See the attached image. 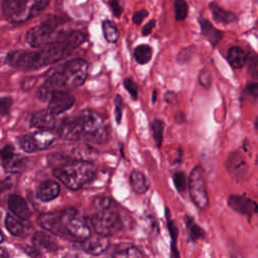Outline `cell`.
Segmentation results:
<instances>
[{
	"label": "cell",
	"instance_id": "cell-12",
	"mask_svg": "<svg viewBox=\"0 0 258 258\" xmlns=\"http://www.w3.org/2000/svg\"><path fill=\"white\" fill-rule=\"evenodd\" d=\"M225 167L229 174L233 177V179L236 180H242L243 178H245L248 172L245 158L239 152H234L229 155L226 160Z\"/></svg>",
	"mask_w": 258,
	"mask_h": 258
},
{
	"label": "cell",
	"instance_id": "cell-3",
	"mask_svg": "<svg viewBox=\"0 0 258 258\" xmlns=\"http://www.w3.org/2000/svg\"><path fill=\"white\" fill-rule=\"evenodd\" d=\"M38 224L54 235L77 242L85 241L91 236L87 221L75 208L43 213L38 217Z\"/></svg>",
	"mask_w": 258,
	"mask_h": 258
},
{
	"label": "cell",
	"instance_id": "cell-25",
	"mask_svg": "<svg viewBox=\"0 0 258 258\" xmlns=\"http://www.w3.org/2000/svg\"><path fill=\"white\" fill-rule=\"evenodd\" d=\"M39 151L49 149L55 142L56 137L51 131H40L33 134Z\"/></svg>",
	"mask_w": 258,
	"mask_h": 258
},
{
	"label": "cell",
	"instance_id": "cell-48",
	"mask_svg": "<svg viewBox=\"0 0 258 258\" xmlns=\"http://www.w3.org/2000/svg\"><path fill=\"white\" fill-rule=\"evenodd\" d=\"M3 240H4V235L2 232H0V242H3Z\"/></svg>",
	"mask_w": 258,
	"mask_h": 258
},
{
	"label": "cell",
	"instance_id": "cell-24",
	"mask_svg": "<svg viewBox=\"0 0 258 258\" xmlns=\"http://www.w3.org/2000/svg\"><path fill=\"white\" fill-rule=\"evenodd\" d=\"M247 54L239 47H233L229 50L227 61L233 69H241L245 66Z\"/></svg>",
	"mask_w": 258,
	"mask_h": 258
},
{
	"label": "cell",
	"instance_id": "cell-23",
	"mask_svg": "<svg viewBox=\"0 0 258 258\" xmlns=\"http://www.w3.org/2000/svg\"><path fill=\"white\" fill-rule=\"evenodd\" d=\"M209 8H210V10L212 12L214 20L216 22H218V23L229 25V24H232V23L237 21V17H236V15L234 13L224 11L216 3H211L209 5Z\"/></svg>",
	"mask_w": 258,
	"mask_h": 258
},
{
	"label": "cell",
	"instance_id": "cell-2",
	"mask_svg": "<svg viewBox=\"0 0 258 258\" xmlns=\"http://www.w3.org/2000/svg\"><path fill=\"white\" fill-rule=\"evenodd\" d=\"M89 63L83 59H74L49 72L37 96L43 102H49L52 94L60 90H74L87 80Z\"/></svg>",
	"mask_w": 258,
	"mask_h": 258
},
{
	"label": "cell",
	"instance_id": "cell-37",
	"mask_svg": "<svg viewBox=\"0 0 258 258\" xmlns=\"http://www.w3.org/2000/svg\"><path fill=\"white\" fill-rule=\"evenodd\" d=\"M123 85L125 87V89L127 90V92L131 94L132 98L134 100H137L138 97H139V90H138V86L137 84L135 83V81L133 79H125L124 82H123Z\"/></svg>",
	"mask_w": 258,
	"mask_h": 258
},
{
	"label": "cell",
	"instance_id": "cell-27",
	"mask_svg": "<svg viewBox=\"0 0 258 258\" xmlns=\"http://www.w3.org/2000/svg\"><path fill=\"white\" fill-rule=\"evenodd\" d=\"M102 31L105 40L110 44H115L119 40V31L114 23L111 21H104L102 23Z\"/></svg>",
	"mask_w": 258,
	"mask_h": 258
},
{
	"label": "cell",
	"instance_id": "cell-10",
	"mask_svg": "<svg viewBox=\"0 0 258 258\" xmlns=\"http://www.w3.org/2000/svg\"><path fill=\"white\" fill-rule=\"evenodd\" d=\"M0 160L4 170L9 174H19L26 166L25 158L17 154L15 148L11 145L6 146L0 151Z\"/></svg>",
	"mask_w": 258,
	"mask_h": 258
},
{
	"label": "cell",
	"instance_id": "cell-33",
	"mask_svg": "<svg viewBox=\"0 0 258 258\" xmlns=\"http://www.w3.org/2000/svg\"><path fill=\"white\" fill-rule=\"evenodd\" d=\"M189 7L186 0H175V14L176 21L183 22L188 17Z\"/></svg>",
	"mask_w": 258,
	"mask_h": 258
},
{
	"label": "cell",
	"instance_id": "cell-44",
	"mask_svg": "<svg viewBox=\"0 0 258 258\" xmlns=\"http://www.w3.org/2000/svg\"><path fill=\"white\" fill-rule=\"evenodd\" d=\"M36 82H37V79L34 78V77L26 78L23 81V88H24V90H31L36 85Z\"/></svg>",
	"mask_w": 258,
	"mask_h": 258
},
{
	"label": "cell",
	"instance_id": "cell-16",
	"mask_svg": "<svg viewBox=\"0 0 258 258\" xmlns=\"http://www.w3.org/2000/svg\"><path fill=\"white\" fill-rule=\"evenodd\" d=\"M68 154L76 161L90 163H93V161H95L99 157V152L95 148H92L88 145L73 146L70 149H68Z\"/></svg>",
	"mask_w": 258,
	"mask_h": 258
},
{
	"label": "cell",
	"instance_id": "cell-11",
	"mask_svg": "<svg viewBox=\"0 0 258 258\" xmlns=\"http://www.w3.org/2000/svg\"><path fill=\"white\" fill-rule=\"evenodd\" d=\"M74 104L75 97L71 95L69 92L64 90L55 91L49 100L48 111L53 115L57 116L71 109L74 106Z\"/></svg>",
	"mask_w": 258,
	"mask_h": 258
},
{
	"label": "cell",
	"instance_id": "cell-17",
	"mask_svg": "<svg viewBox=\"0 0 258 258\" xmlns=\"http://www.w3.org/2000/svg\"><path fill=\"white\" fill-rule=\"evenodd\" d=\"M9 209L13 213V215L17 216L23 220H29L31 217V210L26 202V200L17 194L10 196L8 201Z\"/></svg>",
	"mask_w": 258,
	"mask_h": 258
},
{
	"label": "cell",
	"instance_id": "cell-21",
	"mask_svg": "<svg viewBox=\"0 0 258 258\" xmlns=\"http://www.w3.org/2000/svg\"><path fill=\"white\" fill-rule=\"evenodd\" d=\"M23 221H27V220H23L18 218L15 215L9 214L7 215V218H6V227L12 235L16 237H25L29 233L30 229L28 225Z\"/></svg>",
	"mask_w": 258,
	"mask_h": 258
},
{
	"label": "cell",
	"instance_id": "cell-9",
	"mask_svg": "<svg viewBox=\"0 0 258 258\" xmlns=\"http://www.w3.org/2000/svg\"><path fill=\"white\" fill-rule=\"evenodd\" d=\"M189 192L193 203L200 209L206 210L209 207V197L202 167H195L189 177Z\"/></svg>",
	"mask_w": 258,
	"mask_h": 258
},
{
	"label": "cell",
	"instance_id": "cell-31",
	"mask_svg": "<svg viewBox=\"0 0 258 258\" xmlns=\"http://www.w3.org/2000/svg\"><path fill=\"white\" fill-rule=\"evenodd\" d=\"M19 143H20L21 149H22L25 153L33 154V153L39 151V150H38V147H37V144H36V141H35L33 135H25V136H22V137L19 139Z\"/></svg>",
	"mask_w": 258,
	"mask_h": 258
},
{
	"label": "cell",
	"instance_id": "cell-14",
	"mask_svg": "<svg viewBox=\"0 0 258 258\" xmlns=\"http://www.w3.org/2000/svg\"><path fill=\"white\" fill-rule=\"evenodd\" d=\"M30 124L32 127L40 131H52L57 126L56 116L47 111H39L31 117Z\"/></svg>",
	"mask_w": 258,
	"mask_h": 258
},
{
	"label": "cell",
	"instance_id": "cell-22",
	"mask_svg": "<svg viewBox=\"0 0 258 258\" xmlns=\"http://www.w3.org/2000/svg\"><path fill=\"white\" fill-rule=\"evenodd\" d=\"M131 185L133 190L140 195L146 194L150 189V181L144 173L139 170H134L131 174Z\"/></svg>",
	"mask_w": 258,
	"mask_h": 258
},
{
	"label": "cell",
	"instance_id": "cell-28",
	"mask_svg": "<svg viewBox=\"0 0 258 258\" xmlns=\"http://www.w3.org/2000/svg\"><path fill=\"white\" fill-rule=\"evenodd\" d=\"M135 59L140 65H147L153 57V49L149 45H141L135 49Z\"/></svg>",
	"mask_w": 258,
	"mask_h": 258
},
{
	"label": "cell",
	"instance_id": "cell-7",
	"mask_svg": "<svg viewBox=\"0 0 258 258\" xmlns=\"http://www.w3.org/2000/svg\"><path fill=\"white\" fill-rule=\"evenodd\" d=\"M65 23L61 17L50 16L40 25L32 28L26 35L27 43L33 48H43L58 44L66 34V30L60 27Z\"/></svg>",
	"mask_w": 258,
	"mask_h": 258
},
{
	"label": "cell",
	"instance_id": "cell-42",
	"mask_svg": "<svg viewBox=\"0 0 258 258\" xmlns=\"http://www.w3.org/2000/svg\"><path fill=\"white\" fill-rule=\"evenodd\" d=\"M109 7L113 13V16L117 19H119L121 16H122V13H123V9L122 7L119 5V3L117 2V0H110L109 2Z\"/></svg>",
	"mask_w": 258,
	"mask_h": 258
},
{
	"label": "cell",
	"instance_id": "cell-29",
	"mask_svg": "<svg viewBox=\"0 0 258 258\" xmlns=\"http://www.w3.org/2000/svg\"><path fill=\"white\" fill-rule=\"evenodd\" d=\"M166 215H167V221H168V228H169L170 236L172 238V256L173 257H180L179 251H178L177 246H176L177 238H178V234H179V229L175 225L174 221L171 219V213H170L169 209L166 210Z\"/></svg>",
	"mask_w": 258,
	"mask_h": 258
},
{
	"label": "cell",
	"instance_id": "cell-41",
	"mask_svg": "<svg viewBox=\"0 0 258 258\" xmlns=\"http://www.w3.org/2000/svg\"><path fill=\"white\" fill-rule=\"evenodd\" d=\"M149 17V12L146 11V10H143V11H139L137 13L134 14L133 16V23L137 26H140L142 25V23Z\"/></svg>",
	"mask_w": 258,
	"mask_h": 258
},
{
	"label": "cell",
	"instance_id": "cell-36",
	"mask_svg": "<svg viewBox=\"0 0 258 258\" xmlns=\"http://www.w3.org/2000/svg\"><path fill=\"white\" fill-rule=\"evenodd\" d=\"M199 83L205 89H209L212 86V74L209 70L203 69L199 74Z\"/></svg>",
	"mask_w": 258,
	"mask_h": 258
},
{
	"label": "cell",
	"instance_id": "cell-49",
	"mask_svg": "<svg viewBox=\"0 0 258 258\" xmlns=\"http://www.w3.org/2000/svg\"><path fill=\"white\" fill-rule=\"evenodd\" d=\"M0 219H2V213H0Z\"/></svg>",
	"mask_w": 258,
	"mask_h": 258
},
{
	"label": "cell",
	"instance_id": "cell-35",
	"mask_svg": "<svg viewBox=\"0 0 258 258\" xmlns=\"http://www.w3.org/2000/svg\"><path fill=\"white\" fill-rule=\"evenodd\" d=\"M174 184L178 192L184 193L187 188V178L183 172H177L174 175Z\"/></svg>",
	"mask_w": 258,
	"mask_h": 258
},
{
	"label": "cell",
	"instance_id": "cell-20",
	"mask_svg": "<svg viewBox=\"0 0 258 258\" xmlns=\"http://www.w3.org/2000/svg\"><path fill=\"white\" fill-rule=\"evenodd\" d=\"M201 27V34L206 38V40L212 45V47H216L223 38V33L216 28L206 19L199 20Z\"/></svg>",
	"mask_w": 258,
	"mask_h": 258
},
{
	"label": "cell",
	"instance_id": "cell-5",
	"mask_svg": "<svg viewBox=\"0 0 258 258\" xmlns=\"http://www.w3.org/2000/svg\"><path fill=\"white\" fill-rule=\"evenodd\" d=\"M91 222L95 232L102 236H111L123 229V221L116 203L110 198L100 197L94 201Z\"/></svg>",
	"mask_w": 258,
	"mask_h": 258
},
{
	"label": "cell",
	"instance_id": "cell-45",
	"mask_svg": "<svg viewBox=\"0 0 258 258\" xmlns=\"http://www.w3.org/2000/svg\"><path fill=\"white\" fill-rule=\"evenodd\" d=\"M246 91L253 97L258 98V83H250L246 87Z\"/></svg>",
	"mask_w": 258,
	"mask_h": 258
},
{
	"label": "cell",
	"instance_id": "cell-47",
	"mask_svg": "<svg viewBox=\"0 0 258 258\" xmlns=\"http://www.w3.org/2000/svg\"><path fill=\"white\" fill-rule=\"evenodd\" d=\"M157 93H158V91L155 90V91H154V94H153V102H154V103L157 101Z\"/></svg>",
	"mask_w": 258,
	"mask_h": 258
},
{
	"label": "cell",
	"instance_id": "cell-40",
	"mask_svg": "<svg viewBox=\"0 0 258 258\" xmlns=\"http://www.w3.org/2000/svg\"><path fill=\"white\" fill-rule=\"evenodd\" d=\"M193 54H194L193 48H185V49L182 50V51L180 52V54L178 55V61H179V63L185 64V63L189 62V61L192 59Z\"/></svg>",
	"mask_w": 258,
	"mask_h": 258
},
{
	"label": "cell",
	"instance_id": "cell-43",
	"mask_svg": "<svg viewBox=\"0 0 258 258\" xmlns=\"http://www.w3.org/2000/svg\"><path fill=\"white\" fill-rule=\"evenodd\" d=\"M156 24H157V22L155 21V20H153V21H151V22H149L144 28H143V31H142V34H143V36H149L152 32H153V30H154V28L156 27Z\"/></svg>",
	"mask_w": 258,
	"mask_h": 258
},
{
	"label": "cell",
	"instance_id": "cell-18",
	"mask_svg": "<svg viewBox=\"0 0 258 258\" xmlns=\"http://www.w3.org/2000/svg\"><path fill=\"white\" fill-rule=\"evenodd\" d=\"M33 244L37 250H42L46 252H56L59 250V244L47 232H36L33 236Z\"/></svg>",
	"mask_w": 258,
	"mask_h": 258
},
{
	"label": "cell",
	"instance_id": "cell-26",
	"mask_svg": "<svg viewBox=\"0 0 258 258\" xmlns=\"http://www.w3.org/2000/svg\"><path fill=\"white\" fill-rule=\"evenodd\" d=\"M185 222L188 227L189 237L192 241H197L200 239H203L205 237V231L196 223L195 219L189 215L185 217Z\"/></svg>",
	"mask_w": 258,
	"mask_h": 258
},
{
	"label": "cell",
	"instance_id": "cell-38",
	"mask_svg": "<svg viewBox=\"0 0 258 258\" xmlns=\"http://www.w3.org/2000/svg\"><path fill=\"white\" fill-rule=\"evenodd\" d=\"M114 104H115V120L116 123H120L121 119H122V115H123V100L122 97L120 95H116L114 98Z\"/></svg>",
	"mask_w": 258,
	"mask_h": 258
},
{
	"label": "cell",
	"instance_id": "cell-6",
	"mask_svg": "<svg viewBox=\"0 0 258 258\" xmlns=\"http://www.w3.org/2000/svg\"><path fill=\"white\" fill-rule=\"evenodd\" d=\"M53 175L72 191L80 190L92 183L97 176V169L90 162L72 161L56 167Z\"/></svg>",
	"mask_w": 258,
	"mask_h": 258
},
{
	"label": "cell",
	"instance_id": "cell-46",
	"mask_svg": "<svg viewBox=\"0 0 258 258\" xmlns=\"http://www.w3.org/2000/svg\"><path fill=\"white\" fill-rule=\"evenodd\" d=\"M9 256H10V254H9L8 250H6L5 248L0 247V258H7V257H9Z\"/></svg>",
	"mask_w": 258,
	"mask_h": 258
},
{
	"label": "cell",
	"instance_id": "cell-8",
	"mask_svg": "<svg viewBox=\"0 0 258 258\" xmlns=\"http://www.w3.org/2000/svg\"><path fill=\"white\" fill-rule=\"evenodd\" d=\"M51 0H5L3 14L9 23L21 25L45 12Z\"/></svg>",
	"mask_w": 258,
	"mask_h": 258
},
{
	"label": "cell",
	"instance_id": "cell-32",
	"mask_svg": "<svg viewBox=\"0 0 258 258\" xmlns=\"http://www.w3.org/2000/svg\"><path fill=\"white\" fill-rule=\"evenodd\" d=\"M248 74L255 80H258V55L251 52L247 55L246 60Z\"/></svg>",
	"mask_w": 258,
	"mask_h": 258
},
{
	"label": "cell",
	"instance_id": "cell-30",
	"mask_svg": "<svg viewBox=\"0 0 258 258\" xmlns=\"http://www.w3.org/2000/svg\"><path fill=\"white\" fill-rule=\"evenodd\" d=\"M153 136L156 146L161 149L164 141V131H165V122L161 119H155L152 123Z\"/></svg>",
	"mask_w": 258,
	"mask_h": 258
},
{
	"label": "cell",
	"instance_id": "cell-19",
	"mask_svg": "<svg viewBox=\"0 0 258 258\" xmlns=\"http://www.w3.org/2000/svg\"><path fill=\"white\" fill-rule=\"evenodd\" d=\"M60 192V185L53 180H48L42 183L37 189V198L42 202H51L59 197Z\"/></svg>",
	"mask_w": 258,
	"mask_h": 258
},
{
	"label": "cell",
	"instance_id": "cell-13",
	"mask_svg": "<svg viewBox=\"0 0 258 258\" xmlns=\"http://www.w3.org/2000/svg\"><path fill=\"white\" fill-rule=\"evenodd\" d=\"M228 205L235 212L246 216H252L253 214L258 212V205L256 204V202H254L253 200L245 196H240V195L229 196Z\"/></svg>",
	"mask_w": 258,
	"mask_h": 258
},
{
	"label": "cell",
	"instance_id": "cell-15",
	"mask_svg": "<svg viewBox=\"0 0 258 258\" xmlns=\"http://www.w3.org/2000/svg\"><path fill=\"white\" fill-rule=\"evenodd\" d=\"M109 246V241L106 236L99 235L96 237L90 236L85 241L81 242V249L92 255H99L104 252Z\"/></svg>",
	"mask_w": 258,
	"mask_h": 258
},
{
	"label": "cell",
	"instance_id": "cell-4",
	"mask_svg": "<svg viewBox=\"0 0 258 258\" xmlns=\"http://www.w3.org/2000/svg\"><path fill=\"white\" fill-rule=\"evenodd\" d=\"M72 51L73 50L63 44H53L46 46L44 49L35 51H13L7 55L6 63L14 69L35 71L62 61L68 57Z\"/></svg>",
	"mask_w": 258,
	"mask_h": 258
},
{
	"label": "cell",
	"instance_id": "cell-39",
	"mask_svg": "<svg viewBox=\"0 0 258 258\" xmlns=\"http://www.w3.org/2000/svg\"><path fill=\"white\" fill-rule=\"evenodd\" d=\"M13 103L14 102L11 97H0V115H8L11 112Z\"/></svg>",
	"mask_w": 258,
	"mask_h": 258
},
{
	"label": "cell",
	"instance_id": "cell-1",
	"mask_svg": "<svg viewBox=\"0 0 258 258\" xmlns=\"http://www.w3.org/2000/svg\"><path fill=\"white\" fill-rule=\"evenodd\" d=\"M58 136L66 141L103 144L108 140L109 127L106 119L92 110H84L65 118L57 128Z\"/></svg>",
	"mask_w": 258,
	"mask_h": 258
},
{
	"label": "cell",
	"instance_id": "cell-34",
	"mask_svg": "<svg viewBox=\"0 0 258 258\" xmlns=\"http://www.w3.org/2000/svg\"><path fill=\"white\" fill-rule=\"evenodd\" d=\"M115 257H143L144 253L135 246H128L112 254Z\"/></svg>",
	"mask_w": 258,
	"mask_h": 258
}]
</instances>
